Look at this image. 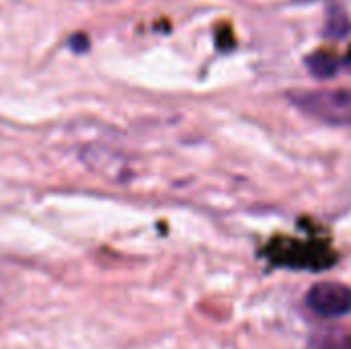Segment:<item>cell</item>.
<instances>
[{"instance_id": "obj_5", "label": "cell", "mask_w": 351, "mask_h": 349, "mask_svg": "<svg viewBox=\"0 0 351 349\" xmlns=\"http://www.w3.org/2000/svg\"><path fill=\"white\" fill-rule=\"evenodd\" d=\"M351 29V23L346 14L331 16L327 23V37H346V33Z\"/></svg>"}, {"instance_id": "obj_1", "label": "cell", "mask_w": 351, "mask_h": 349, "mask_svg": "<svg viewBox=\"0 0 351 349\" xmlns=\"http://www.w3.org/2000/svg\"><path fill=\"white\" fill-rule=\"evenodd\" d=\"M290 101L306 115L335 128H351V91H292Z\"/></svg>"}, {"instance_id": "obj_3", "label": "cell", "mask_w": 351, "mask_h": 349, "mask_svg": "<svg viewBox=\"0 0 351 349\" xmlns=\"http://www.w3.org/2000/svg\"><path fill=\"white\" fill-rule=\"evenodd\" d=\"M306 66H308L313 76L331 78V76H335L339 72L341 62H339V58L335 53H331L327 49H321V51H315V53H311L306 58Z\"/></svg>"}, {"instance_id": "obj_2", "label": "cell", "mask_w": 351, "mask_h": 349, "mask_svg": "<svg viewBox=\"0 0 351 349\" xmlns=\"http://www.w3.org/2000/svg\"><path fill=\"white\" fill-rule=\"evenodd\" d=\"M308 309L323 319H339L351 313V288L339 282H321L306 294Z\"/></svg>"}, {"instance_id": "obj_4", "label": "cell", "mask_w": 351, "mask_h": 349, "mask_svg": "<svg viewBox=\"0 0 351 349\" xmlns=\"http://www.w3.org/2000/svg\"><path fill=\"white\" fill-rule=\"evenodd\" d=\"M308 349H351V335L341 331H319L311 337Z\"/></svg>"}, {"instance_id": "obj_7", "label": "cell", "mask_w": 351, "mask_h": 349, "mask_svg": "<svg viewBox=\"0 0 351 349\" xmlns=\"http://www.w3.org/2000/svg\"><path fill=\"white\" fill-rule=\"evenodd\" d=\"M343 66H346L348 70H351V49H350V51H348V56L343 58Z\"/></svg>"}, {"instance_id": "obj_6", "label": "cell", "mask_w": 351, "mask_h": 349, "mask_svg": "<svg viewBox=\"0 0 351 349\" xmlns=\"http://www.w3.org/2000/svg\"><path fill=\"white\" fill-rule=\"evenodd\" d=\"M70 45H72V49H74L76 53H82V51L88 49V37L82 35V33H76V35L70 39Z\"/></svg>"}]
</instances>
